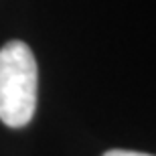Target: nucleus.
<instances>
[{
  "label": "nucleus",
  "mask_w": 156,
  "mask_h": 156,
  "mask_svg": "<svg viewBox=\"0 0 156 156\" xmlns=\"http://www.w3.org/2000/svg\"><path fill=\"white\" fill-rule=\"evenodd\" d=\"M104 156H152L146 152H136V150H108Z\"/></svg>",
  "instance_id": "obj_2"
},
{
  "label": "nucleus",
  "mask_w": 156,
  "mask_h": 156,
  "mask_svg": "<svg viewBox=\"0 0 156 156\" xmlns=\"http://www.w3.org/2000/svg\"><path fill=\"white\" fill-rule=\"evenodd\" d=\"M39 67L30 47L8 41L0 49V120L8 128L27 126L37 110Z\"/></svg>",
  "instance_id": "obj_1"
}]
</instances>
